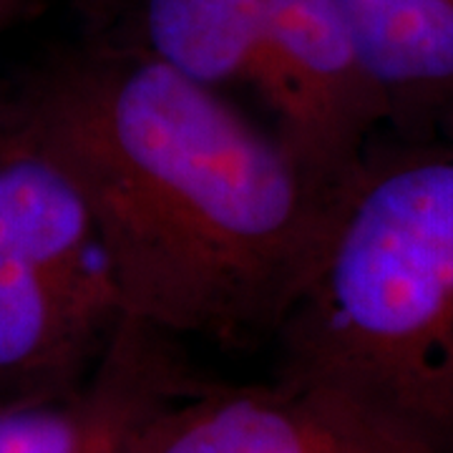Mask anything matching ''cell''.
<instances>
[{
	"mask_svg": "<svg viewBox=\"0 0 453 453\" xmlns=\"http://www.w3.org/2000/svg\"><path fill=\"white\" fill-rule=\"evenodd\" d=\"M88 199L127 315L226 345L273 338L342 189L312 179L225 91L76 41L0 83Z\"/></svg>",
	"mask_w": 453,
	"mask_h": 453,
	"instance_id": "obj_1",
	"label": "cell"
},
{
	"mask_svg": "<svg viewBox=\"0 0 453 453\" xmlns=\"http://www.w3.org/2000/svg\"><path fill=\"white\" fill-rule=\"evenodd\" d=\"M273 340L277 380L453 453V136L372 139Z\"/></svg>",
	"mask_w": 453,
	"mask_h": 453,
	"instance_id": "obj_2",
	"label": "cell"
},
{
	"mask_svg": "<svg viewBox=\"0 0 453 453\" xmlns=\"http://www.w3.org/2000/svg\"><path fill=\"white\" fill-rule=\"evenodd\" d=\"M247 86L273 111L280 144L330 189L350 181L388 127L340 0H265Z\"/></svg>",
	"mask_w": 453,
	"mask_h": 453,
	"instance_id": "obj_3",
	"label": "cell"
},
{
	"mask_svg": "<svg viewBox=\"0 0 453 453\" xmlns=\"http://www.w3.org/2000/svg\"><path fill=\"white\" fill-rule=\"evenodd\" d=\"M210 383L179 335L124 315L79 388L0 403V453H149L164 421Z\"/></svg>",
	"mask_w": 453,
	"mask_h": 453,
	"instance_id": "obj_4",
	"label": "cell"
},
{
	"mask_svg": "<svg viewBox=\"0 0 453 453\" xmlns=\"http://www.w3.org/2000/svg\"><path fill=\"white\" fill-rule=\"evenodd\" d=\"M149 453H436L380 413L305 383L211 380L164 421Z\"/></svg>",
	"mask_w": 453,
	"mask_h": 453,
	"instance_id": "obj_5",
	"label": "cell"
},
{
	"mask_svg": "<svg viewBox=\"0 0 453 453\" xmlns=\"http://www.w3.org/2000/svg\"><path fill=\"white\" fill-rule=\"evenodd\" d=\"M0 232L106 323L127 312L94 210L73 174L0 98Z\"/></svg>",
	"mask_w": 453,
	"mask_h": 453,
	"instance_id": "obj_6",
	"label": "cell"
},
{
	"mask_svg": "<svg viewBox=\"0 0 453 453\" xmlns=\"http://www.w3.org/2000/svg\"><path fill=\"white\" fill-rule=\"evenodd\" d=\"M79 41L129 50L192 81L247 86L265 0H79Z\"/></svg>",
	"mask_w": 453,
	"mask_h": 453,
	"instance_id": "obj_7",
	"label": "cell"
},
{
	"mask_svg": "<svg viewBox=\"0 0 453 453\" xmlns=\"http://www.w3.org/2000/svg\"><path fill=\"white\" fill-rule=\"evenodd\" d=\"M116 325L79 305L0 232V403L79 388Z\"/></svg>",
	"mask_w": 453,
	"mask_h": 453,
	"instance_id": "obj_8",
	"label": "cell"
},
{
	"mask_svg": "<svg viewBox=\"0 0 453 453\" xmlns=\"http://www.w3.org/2000/svg\"><path fill=\"white\" fill-rule=\"evenodd\" d=\"M372 81L386 131L453 136V0H340Z\"/></svg>",
	"mask_w": 453,
	"mask_h": 453,
	"instance_id": "obj_9",
	"label": "cell"
},
{
	"mask_svg": "<svg viewBox=\"0 0 453 453\" xmlns=\"http://www.w3.org/2000/svg\"><path fill=\"white\" fill-rule=\"evenodd\" d=\"M46 3L49 0H0V33L11 31L20 20H28Z\"/></svg>",
	"mask_w": 453,
	"mask_h": 453,
	"instance_id": "obj_10",
	"label": "cell"
}]
</instances>
